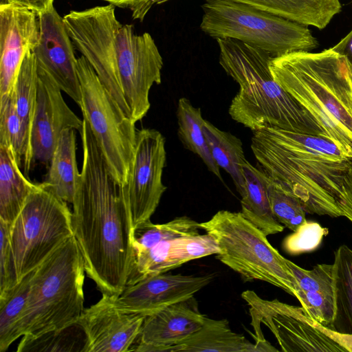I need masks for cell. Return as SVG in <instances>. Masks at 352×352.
<instances>
[{"label":"cell","instance_id":"1","mask_svg":"<svg viewBox=\"0 0 352 352\" xmlns=\"http://www.w3.org/2000/svg\"><path fill=\"white\" fill-rule=\"evenodd\" d=\"M82 124V166L72 202L74 236L85 273L102 296L114 299L133 270L134 227L124 186L110 173L88 123Z\"/></svg>","mask_w":352,"mask_h":352},{"label":"cell","instance_id":"2","mask_svg":"<svg viewBox=\"0 0 352 352\" xmlns=\"http://www.w3.org/2000/svg\"><path fill=\"white\" fill-rule=\"evenodd\" d=\"M251 148L261 170L298 198L306 212L342 217L335 196L351 160L331 140L265 127L253 131Z\"/></svg>","mask_w":352,"mask_h":352},{"label":"cell","instance_id":"3","mask_svg":"<svg viewBox=\"0 0 352 352\" xmlns=\"http://www.w3.org/2000/svg\"><path fill=\"white\" fill-rule=\"evenodd\" d=\"M274 80L317 120L324 136L352 160V77L331 48L274 56Z\"/></svg>","mask_w":352,"mask_h":352},{"label":"cell","instance_id":"4","mask_svg":"<svg viewBox=\"0 0 352 352\" xmlns=\"http://www.w3.org/2000/svg\"><path fill=\"white\" fill-rule=\"evenodd\" d=\"M217 41L220 65L240 87L228 109L234 120L252 131L276 127L324 136L315 118L274 80V56L236 39Z\"/></svg>","mask_w":352,"mask_h":352},{"label":"cell","instance_id":"5","mask_svg":"<svg viewBox=\"0 0 352 352\" xmlns=\"http://www.w3.org/2000/svg\"><path fill=\"white\" fill-rule=\"evenodd\" d=\"M84 260L74 236L32 273L20 321V342L77 322L84 311Z\"/></svg>","mask_w":352,"mask_h":352},{"label":"cell","instance_id":"6","mask_svg":"<svg viewBox=\"0 0 352 352\" xmlns=\"http://www.w3.org/2000/svg\"><path fill=\"white\" fill-rule=\"evenodd\" d=\"M199 224L216 239L219 248L217 258L245 281L266 282L296 298V281L285 258L241 212L219 210Z\"/></svg>","mask_w":352,"mask_h":352},{"label":"cell","instance_id":"7","mask_svg":"<svg viewBox=\"0 0 352 352\" xmlns=\"http://www.w3.org/2000/svg\"><path fill=\"white\" fill-rule=\"evenodd\" d=\"M201 30L214 38H232L274 56L311 50L318 43L303 25L233 0H204Z\"/></svg>","mask_w":352,"mask_h":352},{"label":"cell","instance_id":"8","mask_svg":"<svg viewBox=\"0 0 352 352\" xmlns=\"http://www.w3.org/2000/svg\"><path fill=\"white\" fill-rule=\"evenodd\" d=\"M74 236L72 212L44 182L28 196L10 230L16 282Z\"/></svg>","mask_w":352,"mask_h":352},{"label":"cell","instance_id":"9","mask_svg":"<svg viewBox=\"0 0 352 352\" xmlns=\"http://www.w3.org/2000/svg\"><path fill=\"white\" fill-rule=\"evenodd\" d=\"M81 88L79 105L116 181L124 186L133 159L136 129L99 79L87 60L77 58Z\"/></svg>","mask_w":352,"mask_h":352},{"label":"cell","instance_id":"10","mask_svg":"<svg viewBox=\"0 0 352 352\" xmlns=\"http://www.w3.org/2000/svg\"><path fill=\"white\" fill-rule=\"evenodd\" d=\"M74 47L87 60L100 81L131 118L119 81L116 62V30L120 23L115 6H96L72 10L63 16Z\"/></svg>","mask_w":352,"mask_h":352},{"label":"cell","instance_id":"11","mask_svg":"<svg viewBox=\"0 0 352 352\" xmlns=\"http://www.w3.org/2000/svg\"><path fill=\"white\" fill-rule=\"evenodd\" d=\"M241 297L249 307L256 340L264 339L260 327L263 323L272 332L282 351L346 352L322 331V324L302 306L266 300L252 290L244 291Z\"/></svg>","mask_w":352,"mask_h":352},{"label":"cell","instance_id":"12","mask_svg":"<svg viewBox=\"0 0 352 352\" xmlns=\"http://www.w3.org/2000/svg\"><path fill=\"white\" fill-rule=\"evenodd\" d=\"M116 61L121 89L130 111L142 114L150 107L149 91L161 83L162 57L150 34H136L132 25L116 30Z\"/></svg>","mask_w":352,"mask_h":352},{"label":"cell","instance_id":"13","mask_svg":"<svg viewBox=\"0 0 352 352\" xmlns=\"http://www.w3.org/2000/svg\"><path fill=\"white\" fill-rule=\"evenodd\" d=\"M166 160L162 134L151 129L137 130L133 159L124 186L134 228L150 220L167 189L162 182Z\"/></svg>","mask_w":352,"mask_h":352},{"label":"cell","instance_id":"14","mask_svg":"<svg viewBox=\"0 0 352 352\" xmlns=\"http://www.w3.org/2000/svg\"><path fill=\"white\" fill-rule=\"evenodd\" d=\"M40 37L32 51L37 69L79 106L81 88L74 44L63 20L54 6L38 15Z\"/></svg>","mask_w":352,"mask_h":352},{"label":"cell","instance_id":"15","mask_svg":"<svg viewBox=\"0 0 352 352\" xmlns=\"http://www.w3.org/2000/svg\"><path fill=\"white\" fill-rule=\"evenodd\" d=\"M36 97L30 145L32 164H50L61 133L66 129L80 131V120L69 107L61 89L43 72L37 69Z\"/></svg>","mask_w":352,"mask_h":352},{"label":"cell","instance_id":"16","mask_svg":"<svg viewBox=\"0 0 352 352\" xmlns=\"http://www.w3.org/2000/svg\"><path fill=\"white\" fill-rule=\"evenodd\" d=\"M212 280V274H155L126 285L119 296L111 299L120 310L146 316L193 296Z\"/></svg>","mask_w":352,"mask_h":352},{"label":"cell","instance_id":"17","mask_svg":"<svg viewBox=\"0 0 352 352\" xmlns=\"http://www.w3.org/2000/svg\"><path fill=\"white\" fill-rule=\"evenodd\" d=\"M145 317L120 310L111 298L102 296L96 304L84 309L76 322L86 336L85 352L131 351Z\"/></svg>","mask_w":352,"mask_h":352},{"label":"cell","instance_id":"18","mask_svg":"<svg viewBox=\"0 0 352 352\" xmlns=\"http://www.w3.org/2000/svg\"><path fill=\"white\" fill-rule=\"evenodd\" d=\"M39 37L37 14L0 3V99L10 94L24 57L36 47Z\"/></svg>","mask_w":352,"mask_h":352},{"label":"cell","instance_id":"19","mask_svg":"<svg viewBox=\"0 0 352 352\" xmlns=\"http://www.w3.org/2000/svg\"><path fill=\"white\" fill-rule=\"evenodd\" d=\"M207 316L194 296L146 316L131 351L165 352L199 330Z\"/></svg>","mask_w":352,"mask_h":352},{"label":"cell","instance_id":"20","mask_svg":"<svg viewBox=\"0 0 352 352\" xmlns=\"http://www.w3.org/2000/svg\"><path fill=\"white\" fill-rule=\"evenodd\" d=\"M219 252L216 239L208 233L162 241L147 248L134 249L133 267L126 285Z\"/></svg>","mask_w":352,"mask_h":352},{"label":"cell","instance_id":"21","mask_svg":"<svg viewBox=\"0 0 352 352\" xmlns=\"http://www.w3.org/2000/svg\"><path fill=\"white\" fill-rule=\"evenodd\" d=\"M297 284V296L307 314L329 327L335 311L333 264H317L310 270L300 267L285 258Z\"/></svg>","mask_w":352,"mask_h":352},{"label":"cell","instance_id":"22","mask_svg":"<svg viewBox=\"0 0 352 352\" xmlns=\"http://www.w3.org/2000/svg\"><path fill=\"white\" fill-rule=\"evenodd\" d=\"M245 186L241 195V213L266 236L281 232L284 226L274 217L267 186L269 177L248 161L242 166Z\"/></svg>","mask_w":352,"mask_h":352},{"label":"cell","instance_id":"23","mask_svg":"<svg viewBox=\"0 0 352 352\" xmlns=\"http://www.w3.org/2000/svg\"><path fill=\"white\" fill-rule=\"evenodd\" d=\"M36 186L22 173L12 148L0 144V220L12 226Z\"/></svg>","mask_w":352,"mask_h":352},{"label":"cell","instance_id":"24","mask_svg":"<svg viewBox=\"0 0 352 352\" xmlns=\"http://www.w3.org/2000/svg\"><path fill=\"white\" fill-rule=\"evenodd\" d=\"M303 25L324 28L341 10L340 0H233Z\"/></svg>","mask_w":352,"mask_h":352},{"label":"cell","instance_id":"25","mask_svg":"<svg viewBox=\"0 0 352 352\" xmlns=\"http://www.w3.org/2000/svg\"><path fill=\"white\" fill-rule=\"evenodd\" d=\"M169 352H256L255 344L232 331L226 319L206 318L202 327Z\"/></svg>","mask_w":352,"mask_h":352},{"label":"cell","instance_id":"26","mask_svg":"<svg viewBox=\"0 0 352 352\" xmlns=\"http://www.w3.org/2000/svg\"><path fill=\"white\" fill-rule=\"evenodd\" d=\"M80 174L76 162L75 130L66 129L58 139L43 182L59 198L72 204Z\"/></svg>","mask_w":352,"mask_h":352},{"label":"cell","instance_id":"27","mask_svg":"<svg viewBox=\"0 0 352 352\" xmlns=\"http://www.w3.org/2000/svg\"><path fill=\"white\" fill-rule=\"evenodd\" d=\"M203 132L215 162L230 175L237 192L241 195L245 186L242 166L247 160L241 140L206 120Z\"/></svg>","mask_w":352,"mask_h":352},{"label":"cell","instance_id":"28","mask_svg":"<svg viewBox=\"0 0 352 352\" xmlns=\"http://www.w3.org/2000/svg\"><path fill=\"white\" fill-rule=\"evenodd\" d=\"M335 311L328 327L352 334V249L340 245L334 253Z\"/></svg>","mask_w":352,"mask_h":352},{"label":"cell","instance_id":"29","mask_svg":"<svg viewBox=\"0 0 352 352\" xmlns=\"http://www.w3.org/2000/svg\"><path fill=\"white\" fill-rule=\"evenodd\" d=\"M177 118L178 136L184 146L197 154L208 170L221 180L219 166L211 155L203 132L205 120L201 109L195 107L188 99L181 98L178 101Z\"/></svg>","mask_w":352,"mask_h":352},{"label":"cell","instance_id":"30","mask_svg":"<svg viewBox=\"0 0 352 352\" xmlns=\"http://www.w3.org/2000/svg\"><path fill=\"white\" fill-rule=\"evenodd\" d=\"M34 271V270H33ZM33 271L12 289L0 296V351H6L21 337L20 321L25 309Z\"/></svg>","mask_w":352,"mask_h":352},{"label":"cell","instance_id":"31","mask_svg":"<svg viewBox=\"0 0 352 352\" xmlns=\"http://www.w3.org/2000/svg\"><path fill=\"white\" fill-rule=\"evenodd\" d=\"M0 144L12 148L20 167L28 175L32 166L30 144L15 110L11 93L0 99Z\"/></svg>","mask_w":352,"mask_h":352},{"label":"cell","instance_id":"32","mask_svg":"<svg viewBox=\"0 0 352 352\" xmlns=\"http://www.w3.org/2000/svg\"><path fill=\"white\" fill-rule=\"evenodd\" d=\"M37 70L32 51L24 57L10 91L15 110L30 141L36 97ZM31 147V145H30Z\"/></svg>","mask_w":352,"mask_h":352},{"label":"cell","instance_id":"33","mask_svg":"<svg viewBox=\"0 0 352 352\" xmlns=\"http://www.w3.org/2000/svg\"><path fill=\"white\" fill-rule=\"evenodd\" d=\"M200 224L186 216L175 218L165 223L155 224L151 220L133 230V250L149 248L159 242L199 234Z\"/></svg>","mask_w":352,"mask_h":352},{"label":"cell","instance_id":"34","mask_svg":"<svg viewBox=\"0 0 352 352\" xmlns=\"http://www.w3.org/2000/svg\"><path fill=\"white\" fill-rule=\"evenodd\" d=\"M86 336L80 324L75 323L61 330L47 333L37 338L19 342L17 351H83Z\"/></svg>","mask_w":352,"mask_h":352},{"label":"cell","instance_id":"35","mask_svg":"<svg viewBox=\"0 0 352 352\" xmlns=\"http://www.w3.org/2000/svg\"><path fill=\"white\" fill-rule=\"evenodd\" d=\"M267 191L272 211L284 227L294 232L307 221L306 211L299 199L270 177Z\"/></svg>","mask_w":352,"mask_h":352},{"label":"cell","instance_id":"36","mask_svg":"<svg viewBox=\"0 0 352 352\" xmlns=\"http://www.w3.org/2000/svg\"><path fill=\"white\" fill-rule=\"evenodd\" d=\"M328 229L317 222L307 221L297 230L285 238L283 247L285 252L292 255L310 252L317 249Z\"/></svg>","mask_w":352,"mask_h":352},{"label":"cell","instance_id":"37","mask_svg":"<svg viewBox=\"0 0 352 352\" xmlns=\"http://www.w3.org/2000/svg\"><path fill=\"white\" fill-rule=\"evenodd\" d=\"M10 230V225L0 220V296L5 294L18 283L13 266Z\"/></svg>","mask_w":352,"mask_h":352},{"label":"cell","instance_id":"38","mask_svg":"<svg viewBox=\"0 0 352 352\" xmlns=\"http://www.w3.org/2000/svg\"><path fill=\"white\" fill-rule=\"evenodd\" d=\"M335 200L342 213V217H346L352 222V160L349 162L340 190L335 196Z\"/></svg>","mask_w":352,"mask_h":352},{"label":"cell","instance_id":"39","mask_svg":"<svg viewBox=\"0 0 352 352\" xmlns=\"http://www.w3.org/2000/svg\"><path fill=\"white\" fill-rule=\"evenodd\" d=\"M118 8L129 9L134 19L142 21L151 8L170 0H103Z\"/></svg>","mask_w":352,"mask_h":352},{"label":"cell","instance_id":"40","mask_svg":"<svg viewBox=\"0 0 352 352\" xmlns=\"http://www.w3.org/2000/svg\"><path fill=\"white\" fill-rule=\"evenodd\" d=\"M331 49L344 58L352 77V30Z\"/></svg>","mask_w":352,"mask_h":352},{"label":"cell","instance_id":"41","mask_svg":"<svg viewBox=\"0 0 352 352\" xmlns=\"http://www.w3.org/2000/svg\"><path fill=\"white\" fill-rule=\"evenodd\" d=\"M54 0H6V3L25 8L38 15L54 6Z\"/></svg>","mask_w":352,"mask_h":352},{"label":"cell","instance_id":"42","mask_svg":"<svg viewBox=\"0 0 352 352\" xmlns=\"http://www.w3.org/2000/svg\"><path fill=\"white\" fill-rule=\"evenodd\" d=\"M6 0H1V3H6Z\"/></svg>","mask_w":352,"mask_h":352}]
</instances>
